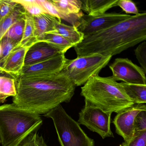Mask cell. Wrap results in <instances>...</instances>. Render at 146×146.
Masks as SVG:
<instances>
[{
	"label": "cell",
	"mask_w": 146,
	"mask_h": 146,
	"mask_svg": "<svg viewBox=\"0 0 146 146\" xmlns=\"http://www.w3.org/2000/svg\"><path fill=\"white\" fill-rule=\"evenodd\" d=\"M13 104L36 114H46L63 102H69L76 86L60 72L49 76H20L15 80Z\"/></svg>",
	"instance_id": "obj_1"
},
{
	"label": "cell",
	"mask_w": 146,
	"mask_h": 146,
	"mask_svg": "<svg viewBox=\"0 0 146 146\" xmlns=\"http://www.w3.org/2000/svg\"><path fill=\"white\" fill-rule=\"evenodd\" d=\"M146 40V13H139L106 29L84 36L73 47L77 57L116 55Z\"/></svg>",
	"instance_id": "obj_2"
},
{
	"label": "cell",
	"mask_w": 146,
	"mask_h": 146,
	"mask_svg": "<svg viewBox=\"0 0 146 146\" xmlns=\"http://www.w3.org/2000/svg\"><path fill=\"white\" fill-rule=\"evenodd\" d=\"M81 95L86 101L106 112L116 113L134 104L120 83L111 77H93L81 88Z\"/></svg>",
	"instance_id": "obj_3"
},
{
	"label": "cell",
	"mask_w": 146,
	"mask_h": 146,
	"mask_svg": "<svg viewBox=\"0 0 146 146\" xmlns=\"http://www.w3.org/2000/svg\"><path fill=\"white\" fill-rule=\"evenodd\" d=\"M42 124L38 114L12 104L0 106V143L3 146H18Z\"/></svg>",
	"instance_id": "obj_4"
},
{
	"label": "cell",
	"mask_w": 146,
	"mask_h": 146,
	"mask_svg": "<svg viewBox=\"0 0 146 146\" xmlns=\"http://www.w3.org/2000/svg\"><path fill=\"white\" fill-rule=\"evenodd\" d=\"M52 119L61 146H95L80 124L67 114L61 105L44 114Z\"/></svg>",
	"instance_id": "obj_5"
},
{
	"label": "cell",
	"mask_w": 146,
	"mask_h": 146,
	"mask_svg": "<svg viewBox=\"0 0 146 146\" xmlns=\"http://www.w3.org/2000/svg\"><path fill=\"white\" fill-rule=\"evenodd\" d=\"M111 56H105L93 54L77 57L67 61L61 72L76 86L84 85L91 78L99 76L112 58Z\"/></svg>",
	"instance_id": "obj_6"
},
{
	"label": "cell",
	"mask_w": 146,
	"mask_h": 146,
	"mask_svg": "<svg viewBox=\"0 0 146 146\" xmlns=\"http://www.w3.org/2000/svg\"><path fill=\"white\" fill-rule=\"evenodd\" d=\"M111 113L106 112L85 101V105L79 113L78 123L99 134L102 139L113 137L111 129Z\"/></svg>",
	"instance_id": "obj_7"
},
{
	"label": "cell",
	"mask_w": 146,
	"mask_h": 146,
	"mask_svg": "<svg viewBox=\"0 0 146 146\" xmlns=\"http://www.w3.org/2000/svg\"><path fill=\"white\" fill-rule=\"evenodd\" d=\"M129 14L117 13H106L98 16L84 15L77 29L84 36L95 33L113 26L129 18Z\"/></svg>",
	"instance_id": "obj_8"
},
{
	"label": "cell",
	"mask_w": 146,
	"mask_h": 146,
	"mask_svg": "<svg viewBox=\"0 0 146 146\" xmlns=\"http://www.w3.org/2000/svg\"><path fill=\"white\" fill-rule=\"evenodd\" d=\"M115 81L129 84L146 85V73L128 58H118L109 66Z\"/></svg>",
	"instance_id": "obj_9"
},
{
	"label": "cell",
	"mask_w": 146,
	"mask_h": 146,
	"mask_svg": "<svg viewBox=\"0 0 146 146\" xmlns=\"http://www.w3.org/2000/svg\"><path fill=\"white\" fill-rule=\"evenodd\" d=\"M65 54H56L33 64L24 65L20 76H49L60 73L67 61Z\"/></svg>",
	"instance_id": "obj_10"
},
{
	"label": "cell",
	"mask_w": 146,
	"mask_h": 146,
	"mask_svg": "<svg viewBox=\"0 0 146 146\" xmlns=\"http://www.w3.org/2000/svg\"><path fill=\"white\" fill-rule=\"evenodd\" d=\"M146 109V104H134L117 113L113 121L116 132L124 141L130 139L134 135V123L138 113Z\"/></svg>",
	"instance_id": "obj_11"
},
{
	"label": "cell",
	"mask_w": 146,
	"mask_h": 146,
	"mask_svg": "<svg viewBox=\"0 0 146 146\" xmlns=\"http://www.w3.org/2000/svg\"><path fill=\"white\" fill-rule=\"evenodd\" d=\"M29 48L13 49L0 65V73L8 75L16 80L20 75L25 65V59Z\"/></svg>",
	"instance_id": "obj_12"
},
{
	"label": "cell",
	"mask_w": 146,
	"mask_h": 146,
	"mask_svg": "<svg viewBox=\"0 0 146 146\" xmlns=\"http://www.w3.org/2000/svg\"><path fill=\"white\" fill-rule=\"evenodd\" d=\"M60 53H62L59 50L47 42L38 41L27 50L25 59V65L41 62Z\"/></svg>",
	"instance_id": "obj_13"
},
{
	"label": "cell",
	"mask_w": 146,
	"mask_h": 146,
	"mask_svg": "<svg viewBox=\"0 0 146 146\" xmlns=\"http://www.w3.org/2000/svg\"><path fill=\"white\" fill-rule=\"evenodd\" d=\"M81 10L89 16H95L106 13L112 7L117 6L118 0H83Z\"/></svg>",
	"instance_id": "obj_14"
},
{
	"label": "cell",
	"mask_w": 146,
	"mask_h": 146,
	"mask_svg": "<svg viewBox=\"0 0 146 146\" xmlns=\"http://www.w3.org/2000/svg\"><path fill=\"white\" fill-rule=\"evenodd\" d=\"M36 36L38 41L41 40L45 34L54 30L57 18L50 14L43 13L33 17Z\"/></svg>",
	"instance_id": "obj_15"
},
{
	"label": "cell",
	"mask_w": 146,
	"mask_h": 146,
	"mask_svg": "<svg viewBox=\"0 0 146 146\" xmlns=\"http://www.w3.org/2000/svg\"><path fill=\"white\" fill-rule=\"evenodd\" d=\"M49 33L58 34L65 38L74 47L81 43L84 39V35L78 31L74 26L64 24L57 20L54 25V30Z\"/></svg>",
	"instance_id": "obj_16"
},
{
	"label": "cell",
	"mask_w": 146,
	"mask_h": 146,
	"mask_svg": "<svg viewBox=\"0 0 146 146\" xmlns=\"http://www.w3.org/2000/svg\"><path fill=\"white\" fill-rule=\"evenodd\" d=\"M25 26L22 40L18 46L14 49L19 48H29L34 43L38 41L36 36L35 29L33 16L25 12Z\"/></svg>",
	"instance_id": "obj_17"
},
{
	"label": "cell",
	"mask_w": 146,
	"mask_h": 146,
	"mask_svg": "<svg viewBox=\"0 0 146 146\" xmlns=\"http://www.w3.org/2000/svg\"><path fill=\"white\" fill-rule=\"evenodd\" d=\"M126 95L134 104H146V85L120 83Z\"/></svg>",
	"instance_id": "obj_18"
},
{
	"label": "cell",
	"mask_w": 146,
	"mask_h": 146,
	"mask_svg": "<svg viewBox=\"0 0 146 146\" xmlns=\"http://www.w3.org/2000/svg\"><path fill=\"white\" fill-rule=\"evenodd\" d=\"M17 4L13 11L0 23V41L16 22L25 17V10L22 6Z\"/></svg>",
	"instance_id": "obj_19"
},
{
	"label": "cell",
	"mask_w": 146,
	"mask_h": 146,
	"mask_svg": "<svg viewBox=\"0 0 146 146\" xmlns=\"http://www.w3.org/2000/svg\"><path fill=\"white\" fill-rule=\"evenodd\" d=\"M57 10L66 15L78 14L82 11V2L79 0H52Z\"/></svg>",
	"instance_id": "obj_20"
},
{
	"label": "cell",
	"mask_w": 146,
	"mask_h": 146,
	"mask_svg": "<svg viewBox=\"0 0 146 146\" xmlns=\"http://www.w3.org/2000/svg\"><path fill=\"white\" fill-rule=\"evenodd\" d=\"M17 94L15 80L10 76H0V104L4 103L7 98Z\"/></svg>",
	"instance_id": "obj_21"
},
{
	"label": "cell",
	"mask_w": 146,
	"mask_h": 146,
	"mask_svg": "<svg viewBox=\"0 0 146 146\" xmlns=\"http://www.w3.org/2000/svg\"><path fill=\"white\" fill-rule=\"evenodd\" d=\"M45 42L54 47L65 54L69 49L74 46L65 38L58 34L54 33L45 34L41 40Z\"/></svg>",
	"instance_id": "obj_22"
},
{
	"label": "cell",
	"mask_w": 146,
	"mask_h": 146,
	"mask_svg": "<svg viewBox=\"0 0 146 146\" xmlns=\"http://www.w3.org/2000/svg\"><path fill=\"white\" fill-rule=\"evenodd\" d=\"M25 23V17L16 22L9 29L4 37L10 39L17 44V46H18L23 38Z\"/></svg>",
	"instance_id": "obj_23"
},
{
	"label": "cell",
	"mask_w": 146,
	"mask_h": 146,
	"mask_svg": "<svg viewBox=\"0 0 146 146\" xmlns=\"http://www.w3.org/2000/svg\"><path fill=\"white\" fill-rule=\"evenodd\" d=\"M14 2L23 7L25 11L33 17L42 13H47L38 0H13Z\"/></svg>",
	"instance_id": "obj_24"
},
{
	"label": "cell",
	"mask_w": 146,
	"mask_h": 146,
	"mask_svg": "<svg viewBox=\"0 0 146 146\" xmlns=\"http://www.w3.org/2000/svg\"><path fill=\"white\" fill-rule=\"evenodd\" d=\"M18 146H48L42 136H39L37 130L28 135Z\"/></svg>",
	"instance_id": "obj_25"
},
{
	"label": "cell",
	"mask_w": 146,
	"mask_h": 146,
	"mask_svg": "<svg viewBox=\"0 0 146 146\" xmlns=\"http://www.w3.org/2000/svg\"><path fill=\"white\" fill-rule=\"evenodd\" d=\"M121 146H146V131L135 133L130 139L124 141Z\"/></svg>",
	"instance_id": "obj_26"
},
{
	"label": "cell",
	"mask_w": 146,
	"mask_h": 146,
	"mask_svg": "<svg viewBox=\"0 0 146 146\" xmlns=\"http://www.w3.org/2000/svg\"><path fill=\"white\" fill-rule=\"evenodd\" d=\"M1 42L2 50L0 56V65L8 57L14 48L17 46V44L5 37H4L1 39Z\"/></svg>",
	"instance_id": "obj_27"
},
{
	"label": "cell",
	"mask_w": 146,
	"mask_h": 146,
	"mask_svg": "<svg viewBox=\"0 0 146 146\" xmlns=\"http://www.w3.org/2000/svg\"><path fill=\"white\" fill-rule=\"evenodd\" d=\"M17 4L13 0H0V23L13 11Z\"/></svg>",
	"instance_id": "obj_28"
},
{
	"label": "cell",
	"mask_w": 146,
	"mask_h": 146,
	"mask_svg": "<svg viewBox=\"0 0 146 146\" xmlns=\"http://www.w3.org/2000/svg\"><path fill=\"white\" fill-rule=\"evenodd\" d=\"M136 57L139 64L141 65V68L144 72H146V43L143 41L134 50Z\"/></svg>",
	"instance_id": "obj_29"
},
{
	"label": "cell",
	"mask_w": 146,
	"mask_h": 146,
	"mask_svg": "<svg viewBox=\"0 0 146 146\" xmlns=\"http://www.w3.org/2000/svg\"><path fill=\"white\" fill-rule=\"evenodd\" d=\"M144 131H146V109L137 113L134 123V134Z\"/></svg>",
	"instance_id": "obj_30"
},
{
	"label": "cell",
	"mask_w": 146,
	"mask_h": 146,
	"mask_svg": "<svg viewBox=\"0 0 146 146\" xmlns=\"http://www.w3.org/2000/svg\"><path fill=\"white\" fill-rule=\"evenodd\" d=\"M40 4L43 7L44 10L48 14H50L55 17L58 20L59 22L61 23L62 15L57 10L55 7L53 5L51 1L47 0H38Z\"/></svg>",
	"instance_id": "obj_31"
},
{
	"label": "cell",
	"mask_w": 146,
	"mask_h": 146,
	"mask_svg": "<svg viewBox=\"0 0 146 146\" xmlns=\"http://www.w3.org/2000/svg\"><path fill=\"white\" fill-rule=\"evenodd\" d=\"M117 6L120 7L126 14L137 15L139 13L135 4L130 0H118Z\"/></svg>",
	"instance_id": "obj_32"
},
{
	"label": "cell",
	"mask_w": 146,
	"mask_h": 146,
	"mask_svg": "<svg viewBox=\"0 0 146 146\" xmlns=\"http://www.w3.org/2000/svg\"><path fill=\"white\" fill-rule=\"evenodd\" d=\"M1 50H2V47H1V41H0V56H1Z\"/></svg>",
	"instance_id": "obj_33"
}]
</instances>
